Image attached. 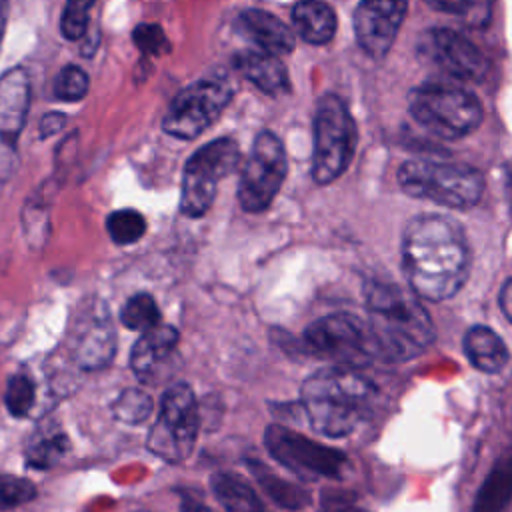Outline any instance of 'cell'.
Wrapping results in <instances>:
<instances>
[{
    "instance_id": "6da1fadb",
    "label": "cell",
    "mask_w": 512,
    "mask_h": 512,
    "mask_svg": "<svg viewBox=\"0 0 512 512\" xmlns=\"http://www.w3.org/2000/svg\"><path fill=\"white\" fill-rule=\"evenodd\" d=\"M402 268L418 298H452L470 272V246L460 222L444 214L414 216L402 234Z\"/></svg>"
},
{
    "instance_id": "7a4b0ae2",
    "label": "cell",
    "mask_w": 512,
    "mask_h": 512,
    "mask_svg": "<svg viewBox=\"0 0 512 512\" xmlns=\"http://www.w3.org/2000/svg\"><path fill=\"white\" fill-rule=\"evenodd\" d=\"M364 306L376 358L408 362L424 354L436 338L434 324L418 296L394 282L368 280Z\"/></svg>"
},
{
    "instance_id": "3957f363",
    "label": "cell",
    "mask_w": 512,
    "mask_h": 512,
    "mask_svg": "<svg viewBox=\"0 0 512 512\" xmlns=\"http://www.w3.org/2000/svg\"><path fill=\"white\" fill-rule=\"evenodd\" d=\"M374 396V384L356 368L344 366L322 368L300 388L302 410L312 430L328 438L354 432L368 418Z\"/></svg>"
},
{
    "instance_id": "277c9868",
    "label": "cell",
    "mask_w": 512,
    "mask_h": 512,
    "mask_svg": "<svg viewBox=\"0 0 512 512\" xmlns=\"http://www.w3.org/2000/svg\"><path fill=\"white\" fill-rule=\"evenodd\" d=\"M400 188L420 200L454 210L476 206L484 192V176L470 164L406 160L398 168Z\"/></svg>"
},
{
    "instance_id": "5b68a950",
    "label": "cell",
    "mask_w": 512,
    "mask_h": 512,
    "mask_svg": "<svg viewBox=\"0 0 512 512\" xmlns=\"http://www.w3.org/2000/svg\"><path fill=\"white\" fill-rule=\"evenodd\" d=\"M410 116L444 140L468 136L482 122V104L460 84L428 82L408 96Z\"/></svg>"
},
{
    "instance_id": "8992f818",
    "label": "cell",
    "mask_w": 512,
    "mask_h": 512,
    "mask_svg": "<svg viewBox=\"0 0 512 512\" xmlns=\"http://www.w3.org/2000/svg\"><path fill=\"white\" fill-rule=\"evenodd\" d=\"M356 140V122L346 102L336 94L322 96L314 114L312 178L316 184H330L346 172Z\"/></svg>"
},
{
    "instance_id": "52a82bcc",
    "label": "cell",
    "mask_w": 512,
    "mask_h": 512,
    "mask_svg": "<svg viewBox=\"0 0 512 512\" xmlns=\"http://www.w3.org/2000/svg\"><path fill=\"white\" fill-rule=\"evenodd\" d=\"M302 348L310 356L344 368H364L376 358L366 322L346 312L328 314L308 324Z\"/></svg>"
},
{
    "instance_id": "ba28073f",
    "label": "cell",
    "mask_w": 512,
    "mask_h": 512,
    "mask_svg": "<svg viewBox=\"0 0 512 512\" xmlns=\"http://www.w3.org/2000/svg\"><path fill=\"white\" fill-rule=\"evenodd\" d=\"M200 414L194 390L186 382L172 384L160 400V412L148 432V448L158 458L184 462L196 444Z\"/></svg>"
},
{
    "instance_id": "9c48e42d",
    "label": "cell",
    "mask_w": 512,
    "mask_h": 512,
    "mask_svg": "<svg viewBox=\"0 0 512 512\" xmlns=\"http://www.w3.org/2000/svg\"><path fill=\"white\" fill-rule=\"evenodd\" d=\"M240 164V150L232 138H216L198 148L186 162L182 174L180 212L200 218L216 198L218 182L232 174Z\"/></svg>"
},
{
    "instance_id": "30bf717a",
    "label": "cell",
    "mask_w": 512,
    "mask_h": 512,
    "mask_svg": "<svg viewBox=\"0 0 512 512\" xmlns=\"http://www.w3.org/2000/svg\"><path fill=\"white\" fill-rule=\"evenodd\" d=\"M288 174V158L282 140L264 130L260 132L248 158L244 160L238 182V204L244 212H264L276 198Z\"/></svg>"
},
{
    "instance_id": "8fae6325",
    "label": "cell",
    "mask_w": 512,
    "mask_h": 512,
    "mask_svg": "<svg viewBox=\"0 0 512 512\" xmlns=\"http://www.w3.org/2000/svg\"><path fill=\"white\" fill-rule=\"evenodd\" d=\"M232 100V86L222 78H202L180 90L162 120L166 134L194 140L210 128Z\"/></svg>"
},
{
    "instance_id": "7c38bea8",
    "label": "cell",
    "mask_w": 512,
    "mask_h": 512,
    "mask_svg": "<svg viewBox=\"0 0 512 512\" xmlns=\"http://www.w3.org/2000/svg\"><path fill=\"white\" fill-rule=\"evenodd\" d=\"M264 444L278 464L306 480L342 478L348 468V458L342 450L314 442L280 424L266 428Z\"/></svg>"
},
{
    "instance_id": "4fadbf2b",
    "label": "cell",
    "mask_w": 512,
    "mask_h": 512,
    "mask_svg": "<svg viewBox=\"0 0 512 512\" xmlns=\"http://www.w3.org/2000/svg\"><path fill=\"white\" fill-rule=\"evenodd\" d=\"M416 50L422 60L434 64L456 82H482L488 70L480 48L470 38L450 28L426 30Z\"/></svg>"
},
{
    "instance_id": "5bb4252c",
    "label": "cell",
    "mask_w": 512,
    "mask_h": 512,
    "mask_svg": "<svg viewBox=\"0 0 512 512\" xmlns=\"http://www.w3.org/2000/svg\"><path fill=\"white\" fill-rule=\"evenodd\" d=\"M408 0H360L354 10V34L372 58H384L406 18Z\"/></svg>"
},
{
    "instance_id": "9a60e30c",
    "label": "cell",
    "mask_w": 512,
    "mask_h": 512,
    "mask_svg": "<svg viewBox=\"0 0 512 512\" xmlns=\"http://www.w3.org/2000/svg\"><path fill=\"white\" fill-rule=\"evenodd\" d=\"M30 106V78L16 66L0 76V146L6 152L16 150Z\"/></svg>"
},
{
    "instance_id": "2e32d148",
    "label": "cell",
    "mask_w": 512,
    "mask_h": 512,
    "mask_svg": "<svg viewBox=\"0 0 512 512\" xmlns=\"http://www.w3.org/2000/svg\"><path fill=\"white\" fill-rule=\"evenodd\" d=\"M236 28L258 50H264L276 56L290 54L296 46L294 30L286 22H282L278 16L260 8L242 10L236 16Z\"/></svg>"
},
{
    "instance_id": "e0dca14e",
    "label": "cell",
    "mask_w": 512,
    "mask_h": 512,
    "mask_svg": "<svg viewBox=\"0 0 512 512\" xmlns=\"http://www.w3.org/2000/svg\"><path fill=\"white\" fill-rule=\"evenodd\" d=\"M178 344V330L170 324H156L142 332V336L136 340L132 354H130V366L132 372L140 380H152L158 366L166 362V358L172 354V350Z\"/></svg>"
},
{
    "instance_id": "ac0fdd59",
    "label": "cell",
    "mask_w": 512,
    "mask_h": 512,
    "mask_svg": "<svg viewBox=\"0 0 512 512\" xmlns=\"http://www.w3.org/2000/svg\"><path fill=\"white\" fill-rule=\"evenodd\" d=\"M240 74L268 96H282L290 90L288 72L280 56L264 50H248L236 58Z\"/></svg>"
},
{
    "instance_id": "d6986e66",
    "label": "cell",
    "mask_w": 512,
    "mask_h": 512,
    "mask_svg": "<svg viewBox=\"0 0 512 512\" xmlns=\"http://www.w3.org/2000/svg\"><path fill=\"white\" fill-rule=\"evenodd\" d=\"M294 34L312 46L328 44L336 34V14L322 0H300L292 8Z\"/></svg>"
},
{
    "instance_id": "ffe728a7",
    "label": "cell",
    "mask_w": 512,
    "mask_h": 512,
    "mask_svg": "<svg viewBox=\"0 0 512 512\" xmlns=\"http://www.w3.org/2000/svg\"><path fill=\"white\" fill-rule=\"evenodd\" d=\"M470 364L486 374H498L508 364L510 352L504 340L488 326H472L462 340Z\"/></svg>"
},
{
    "instance_id": "44dd1931",
    "label": "cell",
    "mask_w": 512,
    "mask_h": 512,
    "mask_svg": "<svg viewBox=\"0 0 512 512\" xmlns=\"http://www.w3.org/2000/svg\"><path fill=\"white\" fill-rule=\"evenodd\" d=\"M116 336L110 320L106 316H96L88 328L78 336L76 358L84 370L104 368L116 350Z\"/></svg>"
},
{
    "instance_id": "7402d4cb",
    "label": "cell",
    "mask_w": 512,
    "mask_h": 512,
    "mask_svg": "<svg viewBox=\"0 0 512 512\" xmlns=\"http://www.w3.org/2000/svg\"><path fill=\"white\" fill-rule=\"evenodd\" d=\"M210 488L226 512H270L254 488L232 472L212 474Z\"/></svg>"
},
{
    "instance_id": "603a6c76",
    "label": "cell",
    "mask_w": 512,
    "mask_h": 512,
    "mask_svg": "<svg viewBox=\"0 0 512 512\" xmlns=\"http://www.w3.org/2000/svg\"><path fill=\"white\" fill-rule=\"evenodd\" d=\"M68 450H70V440L66 432L60 430V426L56 424H48L44 428H38L30 436L24 448V456L28 466L38 470H48L56 466Z\"/></svg>"
},
{
    "instance_id": "cb8c5ba5",
    "label": "cell",
    "mask_w": 512,
    "mask_h": 512,
    "mask_svg": "<svg viewBox=\"0 0 512 512\" xmlns=\"http://www.w3.org/2000/svg\"><path fill=\"white\" fill-rule=\"evenodd\" d=\"M248 468L252 470L256 482L264 488V492H266L278 506L290 508V510H300V508L308 506L310 494H308L304 488H300V486H296V484H292V482H288V480L276 476L268 466H264V464L258 462V460H256V462H254V460H248Z\"/></svg>"
},
{
    "instance_id": "d4e9b609",
    "label": "cell",
    "mask_w": 512,
    "mask_h": 512,
    "mask_svg": "<svg viewBox=\"0 0 512 512\" xmlns=\"http://www.w3.org/2000/svg\"><path fill=\"white\" fill-rule=\"evenodd\" d=\"M120 320L128 330L146 332L148 328L160 324V310L150 294L138 292L124 302L120 310Z\"/></svg>"
},
{
    "instance_id": "484cf974",
    "label": "cell",
    "mask_w": 512,
    "mask_h": 512,
    "mask_svg": "<svg viewBox=\"0 0 512 512\" xmlns=\"http://www.w3.org/2000/svg\"><path fill=\"white\" fill-rule=\"evenodd\" d=\"M106 230L114 244L130 246L138 242L146 232V220L138 210L122 208L106 218Z\"/></svg>"
},
{
    "instance_id": "4316f807",
    "label": "cell",
    "mask_w": 512,
    "mask_h": 512,
    "mask_svg": "<svg viewBox=\"0 0 512 512\" xmlns=\"http://www.w3.org/2000/svg\"><path fill=\"white\" fill-rule=\"evenodd\" d=\"M510 496V468L504 462V468L492 470L480 488L474 512H502Z\"/></svg>"
},
{
    "instance_id": "83f0119b",
    "label": "cell",
    "mask_w": 512,
    "mask_h": 512,
    "mask_svg": "<svg viewBox=\"0 0 512 512\" xmlns=\"http://www.w3.org/2000/svg\"><path fill=\"white\" fill-rule=\"evenodd\" d=\"M150 412H152V398L138 388L124 390L112 404L114 418L126 424H140L150 416Z\"/></svg>"
},
{
    "instance_id": "f1b7e54d",
    "label": "cell",
    "mask_w": 512,
    "mask_h": 512,
    "mask_svg": "<svg viewBox=\"0 0 512 512\" xmlns=\"http://www.w3.org/2000/svg\"><path fill=\"white\" fill-rule=\"evenodd\" d=\"M34 400H36V386H34L32 378L26 376V374H14L8 380L6 392H4L6 410L12 416L22 418L32 410Z\"/></svg>"
},
{
    "instance_id": "f546056e",
    "label": "cell",
    "mask_w": 512,
    "mask_h": 512,
    "mask_svg": "<svg viewBox=\"0 0 512 512\" xmlns=\"http://www.w3.org/2000/svg\"><path fill=\"white\" fill-rule=\"evenodd\" d=\"M38 496L34 482L24 476L0 472V512L14 510L22 504L32 502Z\"/></svg>"
},
{
    "instance_id": "4dcf8cb0",
    "label": "cell",
    "mask_w": 512,
    "mask_h": 512,
    "mask_svg": "<svg viewBox=\"0 0 512 512\" xmlns=\"http://www.w3.org/2000/svg\"><path fill=\"white\" fill-rule=\"evenodd\" d=\"M88 74L78 66H64L54 78V96L64 102L82 100L88 92Z\"/></svg>"
},
{
    "instance_id": "1f68e13d",
    "label": "cell",
    "mask_w": 512,
    "mask_h": 512,
    "mask_svg": "<svg viewBox=\"0 0 512 512\" xmlns=\"http://www.w3.org/2000/svg\"><path fill=\"white\" fill-rule=\"evenodd\" d=\"M94 6V0H66L60 18L62 36L68 40H78L86 34L88 28V14Z\"/></svg>"
},
{
    "instance_id": "d6a6232c",
    "label": "cell",
    "mask_w": 512,
    "mask_h": 512,
    "mask_svg": "<svg viewBox=\"0 0 512 512\" xmlns=\"http://www.w3.org/2000/svg\"><path fill=\"white\" fill-rule=\"evenodd\" d=\"M134 44L144 56H160L168 52V38L158 24H140L134 30Z\"/></svg>"
},
{
    "instance_id": "836d02e7",
    "label": "cell",
    "mask_w": 512,
    "mask_h": 512,
    "mask_svg": "<svg viewBox=\"0 0 512 512\" xmlns=\"http://www.w3.org/2000/svg\"><path fill=\"white\" fill-rule=\"evenodd\" d=\"M430 8L446 14H466L476 0H424Z\"/></svg>"
},
{
    "instance_id": "e575fe53",
    "label": "cell",
    "mask_w": 512,
    "mask_h": 512,
    "mask_svg": "<svg viewBox=\"0 0 512 512\" xmlns=\"http://www.w3.org/2000/svg\"><path fill=\"white\" fill-rule=\"evenodd\" d=\"M64 124H66V116L62 112H48L40 120V136L48 138V136L60 132L64 128Z\"/></svg>"
},
{
    "instance_id": "d590c367",
    "label": "cell",
    "mask_w": 512,
    "mask_h": 512,
    "mask_svg": "<svg viewBox=\"0 0 512 512\" xmlns=\"http://www.w3.org/2000/svg\"><path fill=\"white\" fill-rule=\"evenodd\" d=\"M510 288H512V280L508 278L504 284H502V288H500V308H502V314L510 320V312H512V308H510Z\"/></svg>"
},
{
    "instance_id": "8d00e7d4",
    "label": "cell",
    "mask_w": 512,
    "mask_h": 512,
    "mask_svg": "<svg viewBox=\"0 0 512 512\" xmlns=\"http://www.w3.org/2000/svg\"><path fill=\"white\" fill-rule=\"evenodd\" d=\"M182 512H216V510H212V508H208V506H204V504H200V502H194V500L186 498L184 504H182Z\"/></svg>"
},
{
    "instance_id": "74e56055",
    "label": "cell",
    "mask_w": 512,
    "mask_h": 512,
    "mask_svg": "<svg viewBox=\"0 0 512 512\" xmlns=\"http://www.w3.org/2000/svg\"><path fill=\"white\" fill-rule=\"evenodd\" d=\"M4 26H6V0H0V42L4 36Z\"/></svg>"
}]
</instances>
